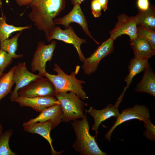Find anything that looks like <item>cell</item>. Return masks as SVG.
Instances as JSON below:
<instances>
[{"label": "cell", "mask_w": 155, "mask_h": 155, "mask_svg": "<svg viewBox=\"0 0 155 155\" xmlns=\"http://www.w3.org/2000/svg\"><path fill=\"white\" fill-rule=\"evenodd\" d=\"M65 4V0H34L28 5L32 8L29 18L38 30L44 32L46 38L56 26L54 19L64 9Z\"/></svg>", "instance_id": "6da1fadb"}, {"label": "cell", "mask_w": 155, "mask_h": 155, "mask_svg": "<svg viewBox=\"0 0 155 155\" xmlns=\"http://www.w3.org/2000/svg\"><path fill=\"white\" fill-rule=\"evenodd\" d=\"M87 113V110L85 109L84 118L71 122L76 135L73 147L76 151L82 155H108L99 148L95 140V135L92 136L90 134Z\"/></svg>", "instance_id": "7a4b0ae2"}, {"label": "cell", "mask_w": 155, "mask_h": 155, "mask_svg": "<svg viewBox=\"0 0 155 155\" xmlns=\"http://www.w3.org/2000/svg\"><path fill=\"white\" fill-rule=\"evenodd\" d=\"M53 69L57 73V75L51 74L46 72L44 76L49 79L53 85L55 93L59 92H72L83 100L88 99V97L83 90L82 84L86 82L77 79L75 77L79 70V67L71 74L65 73L57 64H54Z\"/></svg>", "instance_id": "3957f363"}, {"label": "cell", "mask_w": 155, "mask_h": 155, "mask_svg": "<svg viewBox=\"0 0 155 155\" xmlns=\"http://www.w3.org/2000/svg\"><path fill=\"white\" fill-rule=\"evenodd\" d=\"M54 96L59 102L62 109V122L67 123L84 117L83 109L88 104L75 94L71 92H59L55 93Z\"/></svg>", "instance_id": "277c9868"}, {"label": "cell", "mask_w": 155, "mask_h": 155, "mask_svg": "<svg viewBox=\"0 0 155 155\" xmlns=\"http://www.w3.org/2000/svg\"><path fill=\"white\" fill-rule=\"evenodd\" d=\"M57 44L55 40L51 41L47 45L41 41L38 42L31 63V69L32 71H38L40 76H44L46 72V63L52 60Z\"/></svg>", "instance_id": "5b68a950"}, {"label": "cell", "mask_w": 155, "mask_h": 155, "mask_svg": "<svg viewBox=\"0 0 155 155\" xmlns=\"http://www.w3.org/2000/svg\"><path fill=\"white\" fill-rule=\"evenodd\" d=\"M55 93V87L46 78H38L27 85L19 89L18 96L28 98L54 96Z\"/></svg>", "instance_id": "8992f818"}, {"label": "cell", "mask_w": 155, "mask_h": 155, "mask_svg": "<svg viewBox=\"0 0 155 155\" xmlns=\"http://www.w3.org/2000/svg\"><path fill=\"white\" fill-rule=\"evenodd\" d=\"M115 122L105 135V138L110 142L111 134L114 130L122 123L130 120L137 119L145 122L151 119L149 108L144 105L136 104L132 107L123 110L116 118Z\"/></svg>", "instance_id": "52a82bcc"}, {"label": "cell", "mask_w": 155, "mask_h": 155, "mask_svg": "<svg viewBox=\"0 0 155 155\" xmlns=\"http://www.w3.org/2000/svg\"><path fill=\"white\" fill-rule=\"evenodd\" d=\"M46 39L48 42L53 39H56L72 44L76 50L81 61L83 62L85 60V58L81 50V46L83 43H86V40L79 37L71 26H69L64 30L56 26L50 31Z\"/></svg>", "instance_id": "ba28073f"}, {"label": "cell", "mask_w": 155, "mask_h": 155, "mask_svg": "<svg viewBox=\"0 0 155 155\" xmlns=\"http://www.w3.org/2000/svg\"><path fill=\"white\" fill-rule=\"evenodd\" d=\"M114 40L110 37L103 42L88 57L85 58L82 67L84 73L90 75L97 70L101 61L113 53Z\"/></svg>", "instance_id": "9c48e42d"}, {"label": "cell", "mask_w": 155, "mask_h": 155, "mask_svg": "<svg viewBox=\"0 0 155 155\" xmlns=\"http://www.w3.org/2000/svg\"><path fill=\"white\" fill-rule=\"evenodd\" d=\"M117 19L114 28L109 32L110 37L114 41L123 34L128 36L130 41L136 38L137 23L135 16H129L123 13L119 15Z\"/></svg>", "instance_id": "30bf717a"}, {"label": "cell", "mask_w": 155, "mask_h": 155, "mask_svg": "<svg viewBox=\"0 0 155 155\" xmlns=\"http://www.w3.org/2000/svg\"><path fill=\"white\" fill-rule=\"evenodd\" d=\"M54 24L62 25L65 28H68L72 22L79 24L83 31L95 42L98 45L100 43L95 39L91 34L88 28V24L85 17L81 9L80 4L77 3L73 5L72 10L64 16L53 20Z\"/></svg>", "instance_id": "8fae6325"}, {"label": "cell", "mask_w": 155, "mask_h": 155, "mask_svg": "<svg viewBox=\"0 0 155 155\" xmlns=\"http://www.w3.org/2000/svg\"><path fill=\"white\" fill-rule=\"evenodd\" d=\"M41 77L38 74H35L28 70L25 62L19 63L14 70L13 79L16 84L15 88L11 94L10 100L14 102L18 96V90L27 85L34 80Z\"/></svg>", "instance_id": "7c38bea8"}, {"label": "cell", "mask_w": 155, "mask_h": 155, "mask_svg": "<svg viewBox=\"0 0 155 155\" xmlns=\"http://www.w3.org/2000/svg\"><path fill=\"white\" fill-rule=\"evenodd\" d=\"M54 96L28 98L18 96L14 100L22 107H29L40 113L45 109L57 104H60Z\"/></svg>", "instance_id": "4fadbf2b"}, {"label": "cell", "mask_w": 155, "mask_h": 155, "mask_svg": "<svg viewBox=\"0 0 155 155\" xmlns=\"http://www.w3.org/2000/svg\"><path fill=\"white\" fill-rule=\"evenodd\" d=\"M119 104L117 102L114 105L109 104L106 108L100 110H96L90 106L89 108L87 110V113L94 119V123L92 129L95 131L96 137L98 133V127L102 122L113 117L117 118L119 115L120 113L118 109Z\"/></svg>", "instance_id": "5bb4252c"}, {"label": "cell", "mask_w": 155, "mask_h": 155, "mask_svg": "<svg viewBox=\"0 0 155 155\" xmlns=\"http://www.w3.org/2000/svg\"><path fill=\"white\" fill-rule=\"evenodd\" d=\"M35 118L31 119L23 124V127L38 122L51 121L53 129L59 125L62 122L63 112L60 104H57L49 107L40 113Z\"/></svg>", "instance_id": "9a60e30c"}, {"label": "cell", "mask_w": 155, "mask_h": 155, "mask_svg": "<svg viewBox=\"0 0 155 155\" xmlns=\"http://www.w3.org/2000/svg\"><path fill=\"white\" fill-rule=\"evenodd\" d=\"M24 127V129L25 131L32 133L38 134L45 139L50 144L52 155H59L63 152V151H55L53 146V140L50 134L51 131L53 129L51 121L33 123Z\"/></svg>", "instance_id": "2e32d148"}, {"label": "cell", "mask_w": 155, "mask_h": 155, "mask_svg": "<svg viewBox=\"0 0 155 155\" xmlns=\"http://www.w3.org/2000/svg\"><path fill=\"white\" fill-rule=\"evenodd\" d=\"M143 78L136 86L135 90L145 92L155 96V74L149 63L143 71Z\"/></svg>", "instance_id": "e0dca14e"}, {"label": "cell", "mask_w": 155, "mask_h": 155, "mask_svg": "<svg viewBox=\"0 0 155 155\" xmlns=\"http://www.w3.org/2000/svg\"><path fill=\"white\" fill-rule=\"evenodd\" d=\"M135 56L148 60L155 54V50L146 40L137 37L130 41V44Z\"/></svg>", "instance_id": "ac0fdd59"}, {"label": "cell", "mask_w": 155, "mask_h": 155, "mask_svg": "<svg viewBox=\"0 0 155 155\" xmlns=\"http://www.w3.org/2000/svg\"><path fill=\"white\" fill-rule=\"evenodd\" d=\"M149 63L148 60L135 56L130 60L128 66L129 74L125 79L126 86L122 95H123L126 89L129 87L134 77L143 71Z\"/></svg>", "instance_id": "d6986e66"}, {"label": "cell", "mask_w": 155, "mask_h": 155, "mask_svg": "<svg viewBox=\"0 0 155 155\" xmlns=\"http://www.w3.org/2000/svg\"><path fill=\"white\" fill-rule=\"evenodd\" d=\"M137 24L146 28L155 30V7L150 4L149 8L145 11L138 9L137 14L135 16Z\"/></svg>", "instance_id": "ffe728a7"}, {"label": "cell", "mask_w": 155, "mask_h": 155, "mask_svg": "<svg viewBox=\"0 0 155 155\" xmlns=\"http://www.w3.org/2000/svg\"><path fill=\"white\" fill-rule=\"evenodd\" d=\"M1 16L0 18V44L4 40L8 39L12 33L31 28L32 26L16 27L7 23V18L2 12Z\"/></svg>", "instance_id": "44dd1931"}, {"label": "cell", "mask_w": 155, "mask_h": 155, "mask_svg": "<svg viewBox=\"0 0 155 155\" xmlns=\"http://www.w3.org/2000/svg\"><path fill=\"white\" fill-rule=\"evenodd\" d=\"M16 67V65L13 66L0 77V102L2 98L12 92L11 88L14 84L13 77Z\"/></svg>", "instance_id": "7402d4cb"}, {"label": "cell", "mask_w": 155, "mask_h": 155, "mask_svg": "<svg viewBox=\"0 0 155 155\" xmlns=\"http://www.w3.org/2000/svg\"><path fill=\"white\" fill-rule=\"evenodd\" d=\"M21 34L22 31H20L11 38L5 40L0 44V49L7 52L13 58L18 59L23 56V54L16 53L18 45V39Z\"/></svg>", "instance_id": "603a6c76"}, {"label": "cell", "mask_w": 155, "mask_h": 155, "mask_svg": "<svg viewBox=\"0 0 155 155\" xmlns=\"http://www.w3.org/2000/svg\"><path fill=\"white\" fill-rule=\"evenodd\" d=\"M13 134V130L9 129L0 135V155L17 154L11 150L9 146V140Z\"/></svg>", "instance_id": "cb8c5ba5"}, {"label": "cell", "mask_w": 155, "mask_h": 155, "mask_svg": "<svg viewBox=\"0 0 155 155\" xmlns=\"http://www.w3.org/2000/svg\"><path fill=\"white\" fill-rule=\"evenodd\" d=\"M137 37L143 39L148 42L155 50V31L137 24Z\"/></svg>", "instance_id": "d4e9b609"}, {"label": "cell", "mask_w": 155, "mask_h": 155, "mask_svg": "<svg viewBox=\"0 0 155 155\" xmlns=\"http://www.w3.org/2000/svg\"><path fill=\"white\" fill-rule=\"evenodd\" d=\"M13 58L6 51L0 49V71L3 73L12 63Z\"/></svg>", "instance_id": "484cf974"}, {"label": "cell", "mask_w": 155, "mask_h": 155, "mask_svg": "<svg viewBox=\"0 0 155 155\" xmlns=\"http://www.w3.org/2000/svg\"><path fill=\"white\" fill-rule=\"evenodd\" d=\"M144 126L146 129L143 135L149 140H155V126L150 121V120L147 121L144 123Z\"/></svg>", "instance_id": "4316f807"}, {"label": "cell", "mask_w": 155, "mask_h": 155, "mask_svg": "<svg viewBox=\"0 0 155 155\" xmlns=\"http://www.w3.org/2000/svg\"><path fill=\"white\" fill-rule=\"evenodd\" d=\"M90 8L93 16L95 18L99 17L101 14V6L97 0H92Z\"/></svg>", "instance_id": "83f0119b"}, {"label": "cell", "mask_w": 155, "mask_h": 155, "mask_svg": "<svg viewBox=\"0 0 155 155\" xmlns=\"http://www.w3.org/2000/svg\"><path fill=\"white\" fill-rule=\"evenodd\" d=\"M149 0H137V5L138 9L145 11L148 9L150 5Z\"/></svg>", "instance_id": "f1b7e54d"}, {"label": "cell", "mask_w": 155, "mask_h": 155, "mask_svg": "<svg viewBox=\"0 0 155 155\" xmlns=\"http://www.w3.org/2000/svg\"><path fill=\"white\" fill-rule=\"evenodd\" d=\"M34 0H15L17 4L20 6L28 5Z\"/></svg>", "instance_id": "f546056e"}, {"label": "cell", "mask_w": 155, "mask_h": 155, "mask_svg": "<svg viewBox=\"0 0 155 155\" xmlns=\"http://www.w3.org/2000/svg\"><path fill=\"white\" fill-rule=\"evenodd\" d=\"M101 5L102 9L105 11L108 8V0H97Z\"/></svg>", "instance_id": "4dcf8cb0"}, {"label": "cell", "mask_w": 155, "mask_h": 155, "mask_svg": "<svg viewBox=\"0 0 155 155\" xmlns=\"http://www.w3.org/2000/svg\"><path fill=\"white\" fill-rule=\"evenodd\" d=\"M73 5L77 3L81 4L85 0H69Z\"/></svg>", "instance_id": "1f68e13d"}, {"label": "cell", "mask_w": 155, "mask_h": 155, "mask_svg": "<svg viewBox=\"0 0 155 155\" xmlns=\"http://www.w3.org/2000/svg\"><path fill=\"white\" fill-rule=\"evenodd\" d=\"M3 127L1 123H0V135L2 133Z\"/></svg>", "instance_id": "d6a6232c"}, {"label": "cell", "mask_w": 155, "mask_h": 155, "mask_svg": "<svg viewBox=\"0 0 155 155\" xmlns=\"http://www.w3.org/2000/svg\"><path fill=\"white\" fill-rule=\"evenodd\" d=\"M4 73L0 71V77L3 75Z\"/></svg>", "instance_id": "836d02e7"}]
</instances>
